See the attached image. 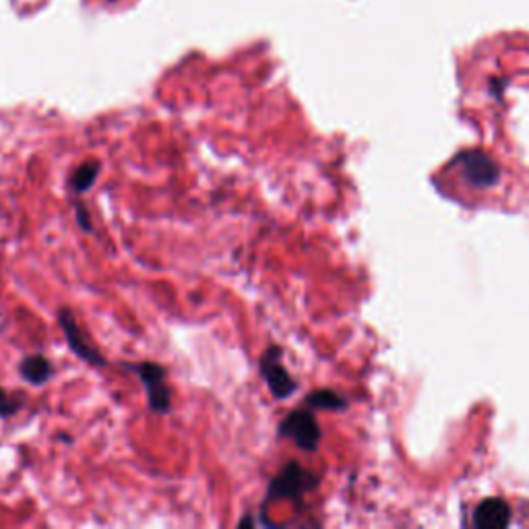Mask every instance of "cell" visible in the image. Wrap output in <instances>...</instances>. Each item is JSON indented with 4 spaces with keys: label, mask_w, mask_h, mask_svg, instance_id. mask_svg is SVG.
Returning a JSON list of instances; mask_svg holds the SVG:
<instances>
[{
    "label": "cell",
    "mask_w": 529,
    "mask_h": 529,
    "mask_svg": "<svg viewBox=\"0 0 529 529\" xmlns=\"http://www.w3.org/2000/svg\"><path fill=\"white\" fill-rule=\"evenodd\" d=\"M320 484L319 474L306 470L298 461H287L277 475H273L265 492V502L292 500L296 507H303L304 494L312 492Z\"/></svg>",
    "instance_id": "cell-1"
},
{
    "label": "cell",
    "mask_w": 529,
    "mask_h": 529,
    "mask_svg": "<svg viewBox=\"0 0 529 529\" xmlns=\"http://www.w3.org/2000/svg\"><path fill=\"white\" fill-rule=\"evenodd\" d=\"M120 366L137 374L147 393V407L153 414L166 416L172 412V389L166 383L167 371L158 363H120Z\"/></svg>",
    "instance_id": "cell-2"
},
{
    "label": "cell",
    "mask_w": 529,
    "mask_h": 529,
    "mask_svg": "<svg viewBox=\"0 0 529 529\" xmlns=\"http://www.w3.org/2000/svg\"><path fill=\"white\" fill-rule=\"evenodd\" d=\"M281 358H284V350L277 344H269L267 350L260 354L259 358V374L269 387L271 395L279 401L292 397L298 389V383L294 380L290 371L281 364Z\"/></svg>",
    "instance_id": "cell-3"
},
{
    "label": "cell",
    "mask_w": 529,
    "mask_h": 529,
    "mask_svg": "<svg viewBox=\"0 0 529 529\" xmlns=\"http://www.w3.org/2000/svg\"><path fill=\"white\" fill-rule=\"evenodd\" d=\"M277 434L281 439L294 440V445L303 451L314 453L320 445L323 432L311 410H294L279 422Z\"/></svg>",
    "instance_id": "cell-4"
},
{
    "label": "cell",
    "mask_w": 529,
    "mask_h": 529,
    "mask_svg": "<svg viewBox=\"0 0 529 529\" xmlns=\"http://www.w3.org/2000/svg\"><path fill=\"white\" fill-rule=\"evenodd\" d=\"M56 320H58L60 329H63V335H64L66 344H69V347H71V352L75 354L79 360H83L85 364L98 366V368L108 366L106 358L98 352V347L91 344L90 337H87L85 331L81 329V325H79L75 312H73L69 306H60L58 308Z\"/></svg>",
    "instance_id": "cell-5"
},
{
    "label": "cell",
    "mask_w": 529,
    "mask_h": 529,
    "mask_svg": "<svg viewBox=\"0 0 529 529\" xmlns=\"http://www.w3.org/2000/svg\"><path fill=\"white\" fill-rule=\"evenodd\" d=\"M455 166H459L461 176H465L467 183L478 186V189H491L500 178V167L497 162L488 153L478 149L459 153Z\"/></svg>",
    "instance_id": "cell-6"
},
{
    "label": "cell",
    "mask_w": 529,
    "mask_h": 529,
    "mask_svg": "<svg viewBox=\"0 0 529 529\" xmlns=\"http://www.w3.org/2000/svg\"><path fill=\"white\" fill-rule=\"evenodd\" d=\"M474 524L482 529H500L511 524V507L502 499L482 500L474 513Z\"/></svg>",
    "instance_id": "cell-7"
},
{
    "label": "cell",
    "mask_w": 529,
    "mask_h": 529,
    "mask_svg": "<svg viewBox=\"0 0 529 529\" xmlns=\"http://www.w3.org/2000/svg\"><path fill=\"white\" fill-rule=\"evenodd\" d=\"M19 374H21L23 380H28L30 385L42 387L55 377V366H52V363L44 354H31V356L21 360V364H19Z\"/></svg>",
    "instance_id": "cell-8"
},
{
    "label": "cell",
    "mask_w": 529,
    "mask_h": 529,
    "mask_svg": "<svg viewBox=\"0 0 529 529\" xmlns=\"http://www.w3.org/2000/svg\"><path fill=\"white\" fill-rule=\"evenodd\" d=\"M102 172V166H99L98 159H90V162H83L77 167L75 172L71 174V189L77 192V195H83L96 184V180Z\"/></svg>",
    "instance_id": "cell-9"
},
{
    "label": "cell",
    "mask_w": 529,
    "mask_h": 529,
    "mask_svg": "<svg viewBox=\"0 0 529 529\" xmlns=\"http://www.w3.org/2000/svg\"><path fill=\"white\" fill-rule=\"evenodd\" d=\"M306 405L311 407V410H327V412H339V410H346L347 407L346 399L341 397L339 393H335L331 389L312 391L306 397Z\"/></svg>",
    "instance_id": "cell-10"
},
{
    "label": "cell",
    "mask_w": 529,
    "mask_h": 529,
    "mask_svg": "<svg viewBox=\"0 0 529 529\" xmlns=\"http://www.w3.org/2000/svg\"><path fill=\"white\" fill-rule=\"evenodd\" d=\"M25 397L17 391H9L0 387V418H11L23 410Z\"/></svg>",
    "instance_id": "cell-11"
},
{
    "label": "cell",
    "mask_w": 529,
    "mask_h": 529,
    "mask_svg": "<svg viewBox=\"0 0 529 529\" xmlns=\"http://www.w3.org/2000/svg\"><path fill=\"white\" fill-rule=\"evenodd\" d=\"M75 216H77V224H79V227H81L83 232L91 234V232H93V224H91L90 211H87V207L81 203V201H77V203H75Z\"/></svg>",
    "instance_id": "cell-12"
},
{
    "label": "cell",
    "mask_w": 529,
    "mask_h": 529,
    "mask_svg": "<svg viewBox=\"0 0 529 529\" xmlns=\"http://www.w3.org/2000/svg\"><path fill=\"white\" fill-rule=\"evenodd\" d=\"M238 525H257V519L244 517V519H240V521H238Z\"/></svg>",
    "instance_id": "cell-13"
}]
</instances>
